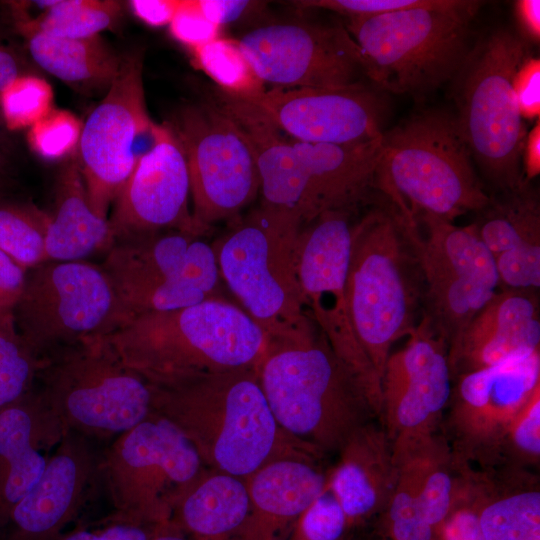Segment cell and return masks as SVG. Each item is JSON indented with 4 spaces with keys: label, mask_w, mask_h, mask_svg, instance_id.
I'll use <instances>...</instances> for the list:
<instances>
[{
    "label": "cell",
    "mask_w": 540,
    "mask_h": 540,
    "mask_svg": "<svg viewBox=\"0 0 540 540\" xmlns=\"http://www.w3.org/2000/svg\"><path fill=\"white\" fill-rule=\"evenodd\" d=\"M152 388V412L180 430L207 469L246 479L276 460L321 456L280 428L257 368L201 374Z\"/></svg>",
    "instance_id": "1"
},
{
    "label": "cell",
    "mask_w": 540,
    "mask_h": 540,
    "mask_svg": "<svg viewBox=\"0 0 540 540\" xmlns=\"http://www.w3.org/2000/svg\"><path fill=\"white\" fill-rule=\"evenodd\" d=\"M105 338L128 367L154 385L257 368L268 345L266 333L226 297L135 315Z\"/></svg>",
    "instance_id": "2"
},
{
    "label": "cell",
    "mask_w": 540,
    "mask_h": 540,
    "mask_svg": "<svg viewBox=\"0 0 540 540\" xmlns=\"http://www.w3.org/2000/svg\"><path fill=\"white\" fill-rule=\"evenodd\" d=\"M259 381L280 428L320 455L338 452L374 416L363 389L315 324L268 340Z\"/></svg>",
    "instance_id": "3"
},
{
    "label": "cell",
    "mask_w": 540,
    "mask_h": 540,
    "mask_svg": "<svg viewBox=\"0 0 540 540\" xmlns=\"http://www.w3.org/2000/svg\"><path fill=\"white\" fill-rule=\"evenodd\" d=\"M423 295L405 223L384 200L355 222L347 276L352 327L380 383L393 344L421 319Z\"/></svg>",
    "instance_id": "4"
},
{
    "label": "cell",
    "mask_w": 540,
    "mask_h": 540,
    "mask_svg": "<svg viewBox=\"0 0 540 540\" xmlns=\"http://www.w3.org/2000/svg\"><path fill=\"white\" fill-rule=\"evenodd\" d=\"M382 140L376 191L404 220L431 215L454 222L488 203L454 115L418 113L383 132Z\"/></svg>",
    "instance_id": "5"
},
{
    "label": "cell",
    "mask_w": 540,
    "mask_h": 540,
    "mask_svg": "<svg viewBox=\"0 0 540 540\" xmlns=\"http://www.w3.org/2000/svg\"><path fill=\"white\" fill-rule=\"evenodd\" d=\"M303 226L297 213L261 204L212 244L222 283L268 340L296 338L314 324L297 278Z\"/></svg>",
    "instance_id": "6"
},
{
    "label": "cell",
    "mask_w": 540,
    "mask_h": 540,
    "mask_svg": "<svg viewBox=\"0 0 540 540\" xmlns=\"http://www.w3.org/2000/svg\"><path fill=\"white\" fill-rule=\"evenodd\" d=\"M481 2L452 0L444 7L416 8L348 18L363 73L394 94L423 96L451 81L470 49V23Z\"/></svg>",
    "instance_id": "7"
},
{
    "label": "cell",
    "mask_w": 540,
    "mask_h": 540,
    "mask_svg": "<svg viewBox=\"0 0 540 540\" xmlns=\"http://www.w3.org/2000/svg\"><path fill=\"white\" fill-rule=\"evenodd\" d=\"M527 56L522 38L498 28L471 47L452 79L458 127L492 193L516 189L525 182L522 149L527 131L512 81Z\"/></svg>",
    "instance_id": "8"
},
{
    "label": "cell",
    "mask_w": 540,
    "mask_h": 540,
    "mask_svg": "<svg viewBox=\"0 0 540 540\" xmlns=\"http://www.w3.org/2000/svg\"><path fill=\"white\" fill-rule=\"evenodd\" d=\"M34 390L64 433L101 443L152 413V384L119 358L105 336L42 358Z\"/></svg>",
    "instance_id": "9"
},
{
    "label": "cell",
    "mask_w": 540,
    "mask_h": 540,
    "mask_svg": "<svg viewBox=\"0 0 540 540\" xmlns=\"http://www.w3.org/2000/svg\"><path fill=\"white\" fill-rule=\"evenodd\" d=\"M206 470L180 430L152 412L104 448L100 481L114 516L162 525L170 522L176 503Z\"/></svg>",
    "instance_id": "10"
},
{
    "label": "cell",
    "mask_w": 540,
    "mask_h": 540,
    "mask_svg": "<svg viewBox=\"0 0 540 540\" xmlns=\"http://www.w3.org/2000/svg\"><path fill=\"white\" fill-rule=\"evenodd\" d=\"M13 317L40 359L107 336L132 318L101 265L87 260L47 261L28 270Z\"/></svg>",
    "instance_id": "11"
},
{
    "label": "cell",
    "mask_w": 540,
    "mask_h": 540,
    "mask_svg": "<svg viewBox=\"0 0 540 540\" xmlns=\"http://www.w3.org/2000/svg\"><path fill=\"white\" fill-rule=\"evenodd\" d=\"M101 267L133 317L224 297L212 245L170 229L115 240Z\"/></svg>",
    "instance_id": "12"
},
{
    "label": "cell",
    "mask_w": 540,
    "mask_h": 540,
    "mask_svg": "<svg viewBox=\"0 0 540 540\" xmlns=\"http://www.w3.org/2000/svg\"><path fill=\"white\" fill-rule=\"evenodd\" d=\"M423 281V311L448 350L499 290L493 255L472 223L466 226L431 215L403 219Z\"/></svg>",
    "instance_id": "13"
},
{
    "label": "cell",
    "mask_w": 540,
    "mask_h": 540,
    "mask_svg": "<svg viewBox=\"0 0 540 540\" xmlns=\"http://www.w3.org/2000/svg\"><path fill=\"white\" fill-rule=\"evenodd\" d=\"M357 211H328L303 226L297 278L308 315L360 384L374 416L380 418L381 383L356 339L347 297L353 215Z\"/></svg>",
    "instance_id": "14"
},
{
    "label": "cell",
    "mask_w": 540,
    "mask_h": 540,
    "mask_svg": "<svg viewBox=\"0 0 540 540\" xmlns=\"http://www.w3.org/2000/svg\"><path fill=\"white\" fill-rule=\"evenodd\" d=\"M169 126L185 154L192 216L204 235L212 224L236 217L260 192L255 154L215 100L182 107Z\"/></svg>",
    "instance_id": "15"
},
{
    "label": "cell",
    "mask_w": 540,
    "mask_h": 540,
    "mask_svg": "<svg viewBox=\"0 0 540 540\" xmlns=\"http://www.w3.org/2000/svg\"><path fill=\"white\" fill-rule=\"evenodd\" d=\"M142 71L141 51L122 57L118 74L81 130L75 158L92 208L104 218L162 128L148 115Z\"/></svg>",
    "instance_id": "16"
},
{
    "label": "cell",
    "mask_w": 540,
    "mask_h": 540,
    "mask_svg": "<svg viewBox=\"0 0 540 540\" xmlns=\"http://www.w3.org/2000/svg\"><path fill=\"white\" fill-rule=\"evenodd\" d=\"M408 338L390 353L381 377L380 420L395 463L435 435L452 391L447 343L425 315Z\"/></svg>",
    "instance_id": "17"
},
{
    "label": "cell",
    "mask_w": 540,
    "mask_h": 540,
    "mask_svg": "<svg viewBox=\"0 0 540 540\" xmlns=\"http://www.w3.org/2000/svg\"><path fill=\"white\" fill-rule=\"evenodd\" d=\"M256 76L272 88H340L359 83L358 48L340 25L303 20L263 24L237 40Z\"/></svg>",
    "instance_id": "18"
},
{
    "label": "cell",
    "mask_w": 540,
    "mask_h": 540,
    "mask_svg": "<svg viewBox=\"0 0 540 540\" xmlns=\"http://www.w3.org/2000/svg\"><path fill=\"white\" fill-rule=\"evenodd\" d=\"M447 426L456 461L488 464L502 455L507 430L540 386V350L453 379Z\"/></svg>",
    "instance_id": "19"
},
{
    "label": "cell",
    "mask_w": 540,
    "mask_h": 540,
    "mask_svg": "<svg viewBox=\"0 0 540 540\" xmlns=\"http://www.w3.org/2000/svg\"><path fill=\"white\" fill-rule=\"evenodd\" d=\"M237 97L295 141L350 145L383 135V103L360 83L340 88H271Z\"/></svg>",
    "instance_id": "20"
},
{
    "label": "cell",
    "mask_w": 540,
    "mask_h": 540,
    "mask_svg": "<svg viewBox=\"0 0 540 540\" xmlns=\"http://www.w3.org/2000/svg\"><path fill=\"white\" fill-rule=\"evenodd\" d=\"M104 448L65 432L32 489L12 509L0 540H58L100 482Z\"/></svg>",
    "instance_id": "21"
},
{
    "label": "cell",
    "mask_w": 540,
    "mask_h": 540,
    "mask_svg": "<svg viewBox=\"0 0 540 540\" xmlns=\"http://www.w3.org/2000/svg\"><path fill=\"white\" fill-rule=\"evenodd\" d=\"M190 179L181 144L162 124L155 145L136 164L108 217L114 241L162 230L203 234L189 209Z\"/></svg>",
    "instance_id": "22"
},
{
    "label": "cell",
    "mask_w": 540,
    "mask_h": 540,
    "mask_svg": "<svg viewBox=\"0 0 540 540\" xmlns=\"http://www.w3.org/2000/svg\"><path fill=\"white\" fill-rule=\"evenodd\" d=\"M540 350L536 290H498L448 350L452 380L460 374L526 357Z\"/></svg>",
    "instance_id": "23"
},
{
    "label": "cell",
    "mask_w": 540,
    "mask_h": 540,
    "mask_svg": "<svg viewBox=\"0 0 540 540\" xmlns=\"http://www.w3.org/2000/svg\"><path fill=\"white\" fill-rule=\"evenodd\" d=\"M472 222L494 257L499 289L540 288V202L524 182L513 190L490 194Z\"/></svg>",
    "instance_id": "24"
},
{
    "label": "cell",
    "mask_w": 540,
    "mask_h": 540,
    "mask_svg": "<svg viewBox=\"0 0 540 540\" xmlns=\"http://www.w3.org/2000/svg\"><path fill=\"white\" fill-rule=\"evenodd\" d=\"M320 457L284 458L246 478L249 505L233 540H288L303 511L324 490Z\"/></svg>",
    "instance_id": "25"
},
{
    "label": "cell",
    "mask_w": 540,
    "mask_h": 540,
    "mask_svg": "<svg viewBox=\"0 0 540 540\" xmlns=\"http://www.w3.org/2000/svg\"><path fill=\"white\" fill-rule=\"evenodd\" d=\"M64 432L33 389L0 409V532L41 478Z\"/></svg>",
    "instance_id": "26"
},
{
    "label": "cell",
    "mask_w": 540,
    "mask_h": 540,
    "mask_svg": "<svg viewBox=\"0 0 540 540\" xmlns=\"http://www.w3.org/2000/svg\"><path fill=\"white\" fill-rule=\"evenodd\" d=\"M338 453L337 464L329 470L328 486L351 530L383 512L397 465L383 426L370 421L354 431Z\"/></svg>",
    "instance_id": "27"
},
{
    "label": "cell",
    "mask_w": 540,
    "mask_h": 540,
    "mask_svg": "<svg viewBox=\"0 0 540 540\" xmlns=\"http://www.w3.org/2000/svg\"><path fill=\"white\" fill-rule=\"evenodd\" d=\"M114 243L108 218L98 215L89 201L76 158L61 169L46 234L47 261H86L106 253Z\"/></svg>",
    "instance_id": "28"
},
{
    "label": "cell",
    "mask_w": 540,
    "mask_h": 540,
    "mask_svg": "<svg viewBox=\"0 0 540 540\" xmlns=\"http://www.w3.org/2000/svg\"><path fill=\"white\" fill-rule=\"evenodd\" d=\"M248 505L246 479L207 469L176 503L170 521L190 540H233Z\"/></svg>",
    "instance_id": "29"
},
{
    "label": "cell",
    "mask_w": 540,
    "mask_h": 540,
    "mask_svg": "<svg viewBox=\"0 0 540 540\" xmlns=\"http://www.w3.org/2000/svg\"><path fill=\"white\" fill-rule=\"evenodd\" d=\"M35 63L82 92L109 89L122 57L99 36L68 39L35 33L26 36Z\"/></svg>",
    "instance_id": "30"
},
{
    "label": "cell",
    "mask_w": 540,
    "mask_h": 540,
    "mask_svg": "<svg viewBox=\"0 0 540 540\" xmlns=\"http://www.w3.org/2000/svg\"><path fill=\"white\" fill-rule=\"evenodd\" d=\"M477 516L484 540H540V491L520 486L495 492L478 480Z\"/></svg>",
    "instance_id": "31"
},
{
    "label": "cell",
    "mask_w": 540,
    "mask_h": 540,
    "mask_svg": "<svg viewBox=\"0 0 540 540\" xmlns=\"http://www.w3.org/2000/svg\"><path fill=\"white\" fill-rule=\"evenodd\" d=\"M427 440L405 452L396 461L394 486L382 512L385 537L390 540L433 538L434 530L423 517L420 499L424 446Z\"/></svg>",
    "instance_id": "32"
},
{
    "label": "cell",
    "mask_w": 540,
    "mask_h": 540,
    "mask_svg": "<svg viewBox=\"0 0 540 540\" xmlns=\"http://www.w3.org/2000/svg\"><path fill=\"white\" fill-rule=\"evenodd\" d=\"M122 5L113 0H57L37 20L16 26L26 37L41 33L49 36L85 39L113 26Z\"/></svg>",
    "instance_id": "33"
},
{
    "label": "cell",
    "mask_w": 540,
    "mask_h": 540,
    "mask_svg": "<svg viewBox=\"0 0 540 540\" xmlns=\"http://www.w3.org/2000/svg\"><path fill=\"white\" fill-rule=\"evenodd\" d=\"M48 223L36 205L0 199V249L27 271L47 262Z\"/></svg>",
    "instance_id": "34"
},
{
    "label": "cell",
    "mask_w": 540,
    "mask_h": 540,
    "mask_svg": "<svg viewBox=\"0 0 540 540\" xmlns=\"http://www.w3.org/2000/svg\"><path fill=\"white\" fill-rule=\"evenodd\" d=\"M191 50L197 67L214 80L222 91L248 97L265 90L237 40L218 37Z\"/></svg>",
    "instance_id": "35"
},
{
    "label": "cell",
    "mask_w": 540,
    "mask_h": 540,
    "mask_svg": "<svg viewBox=\"0 0 540 540\" xmlns=\"http://www.w3.org/2000/svg\"><path fill=\"white\" fill-rule=\"evenodd\" d=\"M40 365L18 332L13 313L0 316V409L34 389Z\"/></svg>",
    "instance_id": "36"
},
{
    "label": "cell",
    "mask_w": 540,
    "mask_h": 540,
    "mask_svg": "<svg viewBox=\"0 0 540 540\" xmlns=\"http://www.w3.org/2000/svg\"><path fill=\"white\" fill-rule=\"evenodd\" d=\"M53 91L43 78L22 75L0 94L2 120L9 130L32 126L52 109Z\"/></svg>",
    "instance_id": "37"
},
{
    "label": "cell",
    "mask_w": 540,
    "mask_h": 540,
    "mask_svg": "<svg viewBox=\"0 0 540 540\" xmlns=\"http://www.w3.org/2000/svg\"><path fill=\"white\" fill-rule=\"evenodd\" d=\"M349 532L344 511L327 481L298 518L288 540H345Z\"/></svg>",
    "instance_id": "38"
},
{
    "label": "cell",
    "mask_w": 540,
    "mask_h": 540,
    "mask_svg": "<svg viewBox=\"0 0 540 540\" xmlns=\"http://www.w3.org/2000/svg\"><path fill=\"white\" fill-rule=\"evenodd\" d=\"M81 130V124L73 114L51 109L30 127L28 140L39 156L57 160L77 149Z\"/></svg>",
    "instance_id": "39"
},
{
    "label": "cell",
    "mask_w": 540,
    "mask_h": 540,
    "mask_svg": "<svg viewBox=\"0 0 540 540\" xmlns=\"http://www.w3.org/2000/svg\"><path fill=\"white\" fill-rule=\"evenodd\" d=\"M502 454L519 462L538 463L540 458V386L512 420Z\"/></svg>",
    "instance_id": "40"
},
{
    "label": "cell",
    "mask_w": 540,
    "mask_h": 540,
    "mask_svg": "<svg viewBox=\"0 0 540 540\" xmlns=\"http://www.w3.org/2000/svg\"><path fill=\"white\" fill-rule=\"evenodd\" d=\"M452 0H302L292 1L299 9H325L347 18L373 17L416 8L444 7Z\"/></svg>",
    "instance_id": "41"
},
{
    "label": "cell",
    "mask_w": 540,
    "mask_h": 540,
    "mask_svg": "<svg viewBox=\"0 0 540 540\" xmlns=\"http://www.w3.org/2000/svg\"><path fill=\"white\" fill-rule=\"evenodd\" d=\"M478 479L465 481L449 515L435 528L432 540H484L477 516Z\"/></svg>",
    "instance_id": "42"
},
{
    "label": "cell",
    "mask_w": 540,
    "mask_h": 540,
    "mask_svg": "<svg viewBox=\"0 0 540 540\" xmlns=\"http://www.w3.org/2000/svg\"><path fill=\"white\" fill-rule=\"evenodd\" d=\"M164 525L128 521L112 514L99 525L66 531L58 540H151Z\"/></svg>",
    "instance_id": "43"
},
{
    "label": "cell",
    "mask_w": 540,
    "mask_h": 540,
    "mask_svg": "<svg viewBox=\"0 0 540 540\" xmlns=\"http://www.w3.org/2000/svg\"><path fill=\"white\" fill-rule=\"evenodd\" d=\"M169 27L172 36L191 49L220 37L221 28L206 19L195 8L193 0H181Z\"/></svg>",
    "instance_id": "44"
},
{
    "label": "cell",
    "mask_w": 540,
    "mask_h": 540,
    "mask_svg": "<svg viewBox=\"0 0 540 540\" xmlns=\"http://www.w3.org/2000/svg\"><path fill=\"white\" fill-rule=\"evenodd\" d=\"M513 93L521 117L539 119L540 115V60L527 56L516 70L512 81Z\"/></svg>",
    "instance_id": "45"
},
{
    "label": "cell",
    "mask_w": 540,
    "mask_h": 540,
    "mask_svg": "<svg viewBox=\"0 0 540 540\" xmlns=\"http://www.w3.org/2000/svg\"><path fill=\"white\" fill-rule=\"evenodd\" d=\"M27 270L0 249V316L13 313L26 283Z\"/></svg>",
    "instance_id": "46"
},
{
    "label": "cell",
    "mask_w": 540,
    "mask_h": 540,
    "mask_svg": "<svg viewBox=\"0 0 540 540\" xmlns=\"http://www.w3.org/2000/svg\"><path fill=\"white\" fill-rule=\"evenodd\" d=\"M193 4L206 19L221 27L262 8L265 3L248 0H193Z\"/></svg>",
    "instance_id": "47"
},
{
    "label": "cell",
    "mask_w": 540,
    "mask_h": 540,
    "mask_svg": "<svg viewBox=\"0 0 540 540\" xmlns=\"http://www.w3.org/2000/svg\"><path fill=\"white\" fill-rule=\"evenodd\" d=\"M129 3L140 20L150 26L161 27L170 24L181 0H132Z\"/></svg>",
    "instance_id": "48"
},
{
    "label": "cell",
    "mask_w": 540,
    "mask_h": 540,
    "mask_svg": "<svg viewBox=\"0 0 540 540\" xmlns=\"http://www.w3.org/2000/svg\"><path fill=\"white\" fill-rule=\"evenodd\" d=\"M515 16L523 37L531 42L540 40V1L518 0L515 2Z\"/></svg>",
    "instance_id": "49"
},
{
    "label": "cell",
    "mask_w": 540,
    "mask_h": 540,
    "mask_svg": "<svg viewBox=\"0 0 540 540\" xmlns=\"http://www.w3.org/2000/svg\"><path fill=\"white\" fill-rule=\"evenodd\" d=\"M522 171L525 182H530L540 173V121L527 132L522 149Z\"/></svg>",
    "instance_id": "50"
},
{
    "label": "cell",
    "mask_w": 540,
    "mask_h": 540,
    "mask_svg": "<svg viewBox=\"0 0 540 540\" xmlns=\"http://www.w3.org/2000/svg\"><path fill=\"white\" fill-rule=\"evenodd\" d=\"M22 75L16 53L0 43V94Z\"/></svg>",
    "instance_id": "51"
},
{
    "label": "cell",
    "mask_w": 540,
    "mask_h": 540,
    "mask_svg": "<svg viewBox=\"0 0 540 540\" xmlns=\"http://www.w3.org/2000/svg\"><path fill=\"white\" fill-rule=\"evenodd\" d=\"M151 540H190L171 521L165 524Z\"/></svg>",
    "instance_id": "52"
},
{
    "label": "cell",
    "mask_w": 540,
    "mask_h": 540,
    "mask_svg": "<svg viewBox=\"0 0 540 540\" xmlns=\"http://www.w3.org/2000/svg\"><path fill=\"white\" fill-rule=\"evenodd\" d=\"M4 127H5L4 122L2 120V117H0V153L5 156V153L8 149L7 148L8 140H7V134Z\"/></svg>",
    "instance_id": "53"
},
{
    "label": "cell",
    "mask_w": 540,
    "mask_h": 540,
    "mask_svg": "<svg viewBox=\"0 0 540 540\" xmlns=\"http://www.w3.org/2000/svg\"><path fill=\"white\" fill-rule=\"evenodd\" d=\"M6 180V157L0 153V190L5 186Z\"/></svg>",
    "instance_id": "54"
},
{
    "label": "cell",
    "mask_w": 540,
    "mask_h": 540,
    "mask_svg": "<svg viewBox=\"0 0 540 540\" xmlns=\"http://www.w3.org/2000/svg\"><path fill=\"white\" fill-rule=\"evenodd\" d=\"M378 540H390V539L384 537V538H380V539H378Z\"/></svg>",
    "instance_id": "55"
}]
</instances>
